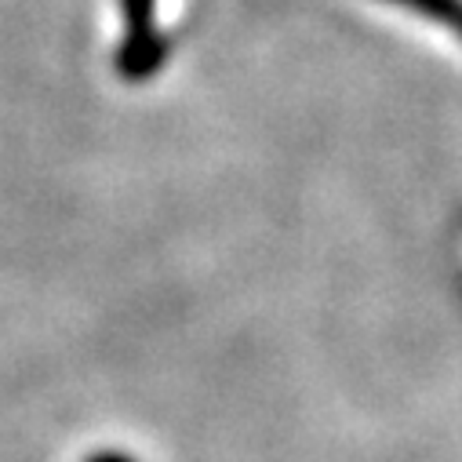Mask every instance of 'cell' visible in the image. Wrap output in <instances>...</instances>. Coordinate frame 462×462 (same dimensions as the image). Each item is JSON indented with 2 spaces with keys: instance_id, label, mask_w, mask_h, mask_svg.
Here are the masks:
<instances>
[{
  "instance_id": "1",
  "label": "cell",
  "mask_w": 462,
  "mask_h": 462,
  "mask_svg": "<svg viewBox=\"0 0 462 462\" xmlns=\"http://www.w3.org/2000/svg\"><path fill=\"white\" fill-rule=\"evenodd\" d=\"M401 5H408L422 15H433V19H444L455 33H462V5H455V0H401Z\"/></svg>"
}]
</instances>
